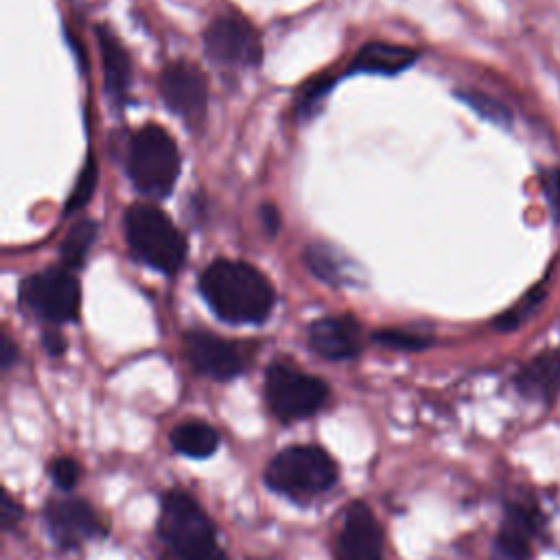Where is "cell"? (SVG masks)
Wrapping results in <instances>:
<instances>
[{"label":"cell","instance_id":"25","mask_svg":"<svg viewBox=\"0 0 560 560\" xmlns=\"http://www.w3.org/2000/svg\"><path fill=\"white\" fill-rule=\"evenodd\" d=\"M96 179H98L96 160H94V155H88V160H85V164H83V168L77 177V184H74L70 197L66 201V214H72V212L81 210L90 201V197L94 195V188H96Z\"/></svg>","mask_w":560,"mask_h":560},{"label":"cell","instance_id":"20","mask_svg":"<svg viewBox=\"0 0 560 560\" xmlns=\"http://www.w3.org/2000/svg\"><path fill=\"white\" fill-rule=\"evenodd\" d=\"M455 96L464 105H468L477 116H481L483 120H490V122L501 125V127L512 125V114L501 101H497V98H492V96H488L479 90H455Z\"/></svg>","mask_w":560,"mask_h":560},{"label":"cell","instance_id":"23","mask_svg":"<svg viewBox=\"0 0 560 560\" xmlns=\"http://www.w3.org/2000/svg\"><path fill=\"white\" fill-rule=\"evenodd\" d=\"M335 83H337V77H335V74H324V77L311 79V81L295 94V116H298L300 120L313 116Z\"/></svg>","mask_w":560,"mask_h":560},{"label":"cell","instance_id":"10","mask_svg":"<svg viewBox=\"0 0 560 560\" xmlns=\"http://www.w3.org/2000/svg\"><path fill=\"white\" fill-rule=\"evenodd\" d=\"M184 352L195 372L221 383L241 376L247 368V357L238 343L208 330H188Z\"/></svg>","mask_w":560,"mask_h":560},{"label":"cell","instance_id":"12","mask_svg":"<svg viewBox=\"0 0 560 560\" xmlns=\"http://www.w3.org/2000/svg\"><path fill=\"white\" fill-rule=\"evenodd\" d=\"M335 560H383V527L368 503L352 501L346 508Z\"/></svg>","mask_w":560,"mask_h":560},{"label":"cell","instance_id":"28","mask_svg":"<svg viewBox=\"0 0 560 560\" xmlns=\"http://www.w3.org/2000/svg\"><path fill=\"white\" fill-rule=\"evenodd\" d=\"M24 518V508L22 503H18L7 490L2 492V503H0V523L4 532H11L13 527L20 525V521Z\"/></svg>","mask_w":560,"mask_h":560},{"label":"cell","instance_id":"9","mask_svg":"<svg viewBox=\"0 0 560 560\" xmlns=\"http://www.w3.org/2000/svg\"><path fill=\"white\" fill-rule=\"evenodd\" d=\"M203 48L221 66H256L262 59L258 33L238 15L212 20L203 33Z\"/></svg>","mask_w":560,"mask_h":560},{"label":"cell","instance_id":"21","mask_svg":"<svg viewBox=\"0 0 560 560\" xmlns=\"http://www.w3.org/2000/svg\"><path fill=\"white\" fill-rule=\"evenodd\" d=\"M304 262L306 267L311 269V273L315 278H319L322 282L326 284H341V278H343V271H341V265L335 256V252L326 245H319V243H313L306 247L304 252Z\"/></svg>","mask_w":560,"mask_h":560},{"label":"cell","instance_id":"26","mask_svg":"<svg viewBox=\"0 0 560 560\" xmlns=\"http://www.w3.org/2000/svg\"><path fill=\"white\" fill-rule=\"evenodd\" d=\"M48 477L50 481L63 490V492H70L77 488L79 479H81V466L74 457H68V455H61V457H55L50 464H48Z\"/></svg>","mask_w":560,"mask_h":560},{"label":"cell","instance_id":"6","mask_svg":"<svg viewBox=\"0 0 560 560\" xmlns=\"http://www.w3.org/2000/svg\"><path fill=\"white\" fill-rule=\"evenodd\" d=\"M330 389L324 378L302 372L284 361L269 363L265 372V400L282 422L315 416L328 400Z\"/></svg>","mask_w":560,"mask_h":560},{"label":"cell","instance_id":"11","mask_svg":"<svg viewBox=\"0 0 560 560\" xmlns=\"http://www.w3.org/2000/svg\"><path fill=\"white\" fill-rule=\"evenodd\" d=\"M545 527L542 512L536 503L508 501L494 536L492 560H532V542Z\"/></svg>","mask_w":560,"mask_h":560},{"label":"cell","instance_id":"19","mask_svg":"<svg viewBox=\"0 0 560 560\" xmlns=\"http://www.w3.org/2000/svg\"><path fill=\"white\" fill-rule=\"evenodd\" d=\"M96 234H98V225L92 219H81L68 230V234L61 243V262L66 269L72 271L85 262V258L96 241Z\"/></svg>","mask_w":560,"mask_h":560},{"label":"cell","instance_id":"7","mask_svg":"<svg viewBox=\"0 0 560 560\" xmlns=\"http://www.w3.org/2000/svg\"><path fill=\"white\" fill-rule=\"evenodd\" d=\"M20 304L48 324L74 322L81 306L79 280L66 267L44 269L22 282Z\"/></svg>","mask_w":560,"mask_h":560},{"label":"cell","instance_id":"13","mask_svg":"<svg viewBox=\"0 0 560 560\" xmlns=\"http://www.w3.org/2000/svg\"><path fill=\"white\" fill-rule=\"evenodd\" d=\"M160 94L171 112L199 120L208 105V85L201 70L188 61H173L160 74Z\"/></svg>","mask_w":560,"mask_h":560},{"label":"cell","instance_id":"8","mask_svg":"<svg viewBox=\"0 0 560 560\" xmlns=\"http://www.w3.org/2000/svg\"><path fill=\"white\" fill-rule=\"evenodd\" d=\"M42 514L50 538L66 551L79 549L81 545L107 534V525L101 514L92 508L90 501L79 497L48 499Z\"/></svg>","mask_w":560,"mask_h":560},{"label":"cell","instance_id":"5","mask_svg":"<svg viewBox=\"0 0 560 560\" xmlns=\"http://www.w3.org/2000/svg\"><path fill=\"white\" fill-rule=\"evenodd\" d=\"M127 173L138 192L147 197L168 195L179 175V151L168 131L158 125L136 131L129 142Z\"/></svg>","mask_w":560,"mask_h":560},{"label":"cell","instance_id":"4","mask_svg":"<svg viewBox=\"0 0 560 560\" xmlns=\"http://www.w3.org/2000/svg\"><path fill=\"white\" fill-rule=\"evenodd\" d=\"M125 236L142 262L175 273L186 258V241L173 221L151 203H133L125 212Z\"/></svg>","mask_w":560,"mask_h":560},{"label":"cell","instance_id":"16","mask_svg":"<svg viewBox=\"0 0 560 560\" xmlns=\"http://www.w3.org/2000/svg\"><path fill=\"white\" fill-rule=\"evenodd\" d=\"M96 39L103 63V88L112 101L122 103L131 83V59L120 39L107 26L101 24L96 28Z\"/></svg>","mask_w":560,"mask_h":560},{"label":"cell","instance_id":"1","mask_svg":"<svg viewBox=\"0 0 560 560\" xmlns=\"http://www.w3.org/2000/svg\"><path fill=\"white\" fill-rule=\"evenodd\" d=\"M199 291L214 315L228 324H262L276 302L271 282L243 260L210 262L201 271Z\"/></svg>","mask_w":560,"mask_h":560},{"label":"cell","instance_id":"32","mask_svg":"<svg viewBox=\"0 0 560 560\" xmlns=\"http://www.w3.org/2000/svg\"><path fill=\"white\" fill-rule=\"evenodd\" d=\"M199 560H230V556L221 547H217V549H212L208 556H203Z\"/></svg>","mask_w":560,"mask_h":560},{"label":"cell","instance_id":"30","mask_svg":"<svg viewBox=\"0 0 560 560\" xmlns=\"http://www.w3.org/2000/svg\"><path fill=\"white\" fill-rule=\"evenodd\" d=\"M18 361V348L13 343V339L4 332L0 337V365L2 370H11V365Z\"/></svg>","mask_w":560,"mask_h":560},{"label":"cell","instance_id":"31","mask_svg":"<svg viewBox=\"0 0 560 560\" xmlns=\"http://www.w3.org/2000/svg\"><path fill=\"white\" fill-rule=\"evenodd\" d=\"M42 341H44V348L50 357H61L66 352V339L57 330H46Z\"/></svg>","mask_w":560,"mask_h":560},{"label":"cell","instance_id":"29","mask_svg":"<svg viewBox=\"0 0 560 560\" xmlns=\"http://www.w3.org/2000/svg\"><path fill=\"white\" fill-rule=\"evenodd\" d=\"M260 223L269 236H276L280 230V212L273 203H262L260 206Z\"/></svg>","mask_w":560,"mask_h":560},{"label":"cell","instance_id":"3","mask_svg":"<svg viewBox=\"0 0 560 560\" xmlns=\"http://www.w3.org/2000/svg\"><path fill=\"white\" fill-rule=\"evenodd\" d=\"M158 536L179 560H199L219 547L217 527L201 503L179 488L160 497Z\"/></svg>","mask_w":560,"mask_h":560},{"label":"cell","instance_id":"18","mask_svg":"<svg viewBox=\"0 0 560 560\" xmlns=\"http://www.w3.org/2000/svg\"><path fill=\"white\" fill-rule=\"evenodd\" d=\"M171 446L190 459H208L219 448V433L203 420H186L171 431Z\"/></svg>","mask_w":560,"mask_h":560},{"label":"cell","instance_id":"22","mask_svg":"<svg viewBox=\"0 0 560 560\" xmlns=\"http://www.w3.org/2000/svg\"><path fill=\"white\" fill-rule=\"evenodd\" d=\"M542 298H545L542 284L532 287L512 308L503 311V313L494 319V328H497V330H503V332L518 328L525 319L532 317V313L538 308V304L542 302Z\"/></svg>","mask_w":560,"mask_h":560},{"label":"cell","instance_id":"17","mask_svg":"<svg viewBox=\"0 0 560 560\" xmlns=\"http://www.w3.org/2000/svg\"><path fill=\"white\" fill-rule=\"evenodd\" d=\"M418 59V52L409 46L398 44H383L372 42L365 44L352 59L350 72H368V74H398L413 66Z\"/></svg>","mask_w":560,"mask_h":560},{"label":"cell","instance_id":"27","mask_svg":"<svg viewBox=\"0 0 560 560\" xmlns=\"http://www.w3.org/2000/svg\"><path fill=\"white\" fill-rule=\"evenodd\" d=\"M540 186H542L545 199H547V203H549V210L553 212L556 221L560 223V171H558V168L542 171V175H540Z\"/></svg>","mask_w":560,"mask_h":560},{"label":"cell","instance_id":"2","mask_svg":"<svg viewBox=\"0 0 560 560\" xmlns=\"http://www.w3.org/2000/svg\"><path fill=\"white\" fill-rule=\"evenodd\" d=\"M339 479L337 462L317 444H291L265 466V486L295 503H308L328 492Z\"/></svg>","mask_w":560,"mask_h":560},{"label":"cell","instance_id":"14","mask_svg":"<svg viewBox=\"0 0 560 560\" xmlns=\"http://www.w3.org/2000/svg\"><path fill=\"white\" fill-rule=\"evenodd\" d=\"M313 352L328 361H346L361 352V328L352 315H330L311 322L306 332Z\"/></svg>","mask_w":560,"mask_h":560},{"label":"cell","instance_id":"24","mask_svg":"<svg viewBox=\"0 0 560 560\" xmlns=\"http://www.w3.org/2000/svg\"><path fill=\"white\" fill-rule=\"evenodd\" d=\"M372 339L378 346L392 348V350H402V352H420L433 343L429 335L422 332H411L402 328H381L372 332Z\"/></svg>","mask_w":560,"mask_h":560},{"label":"cell","instance_id":"15","mask_svg":"<svg viewBox=\"0 0 560 560\" xmlns=\"http://www.w3.org/2000/svg\"><path fill=\"white\" fill-rule=\"evenodd\" d=\"M514 387L525 398L551 405L560 394V346L529 359L518 370Z\"/></svg>","mask_w":560,"mask_h":560}]
</instances>
